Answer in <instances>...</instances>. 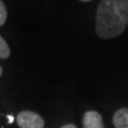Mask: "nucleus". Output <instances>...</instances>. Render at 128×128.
Segmentation results:
<instances>
[{
  "label": "nucleus",
  "mask_w": 128,
  "mask_h": 128,
  "mask_svg": "<svg viewBox=\"0 0 128 128\" xmlns=\"http://www.w3.org/2000/svg\"><path fill=\"white\" fill-rule=\"evenodd\" d=\"M61 128H77V127H76L74 124H67V125H64V126L61 127Z\"/></svg>",
  "instance_id": "8"
},
{
  "label": "nucleus",
  "mask_w": 128,
  "mask_h": 128,
  "mask_svg": "<svg viewBox=\"0 0 128 128\" xmlns=\"http://www.w3.org/2000/svg\"><path fill=\"white\" fill-rule=\"evenodd\" d=\"M8 120H9V122H10V123H13V121H14V118L12 116V115H9V116H8Z\"/></svg>",
  "instance_id": "9"
},
{
  "label": "nucleus",
  "mask_w": 128,
  "mask_h": 128,
  "mask_svg": "<svg viewBox=\"0 0 128 128\" xmlns=\"http://www.w3.org/2000/svg\"><path fill=\"white\" fill-rule=\"evenodd\" d=\"M1 75H2V68H1V66H0V77H1Z\"/></svg>",
  "instance_id": "10"
},
{
  "label": "nucleus",
  "mask_w": 128,
  "mask_h": 128,
  "mask_svg": "<svg viewBox=\"0 0 128 128\" xmlns=\"http://www.w3.org/2000/svg\"><path fill=\"white\" fill-rule=\"evenodd\" d=\"M6 17H8V12L6 4L3 3L2 0H0V26L4 25V22H6Z\"/></svg>",
  "instance_id": "7"
},
{
  "label": "nucleus",
  "mask_w": 128,
  "mask_h": 128,
  "mask_svg": "<svg viewBox=\"0 0 128 128\" xmlns=\"http://www.w3.org/2000/svg\"><path fill=\"white\" fill-rule=\"evenodd\" d=\"M125 22L120 15L115 0H102L96 11V33L100 38H113L125 30Z\"/></svg>",
  "instance_id": "1"
},
{
  "label": "nucleus",
  "mask_w": 128,
  "mask_h": 128,
  "mask_svg": "<svg viewBox=\"0 0 128 128\" xmlns=\"http://www.w3.org/2000/svg\"><path fill=\"white\" fill-rule=\"evenodd\" d=\"M113 125L115 128H128V109L121 108L113 115Z\"/></svg>",
  "instance_id": "4"
},
{
  "label": "nucleus",
  "mask_w": 128,
  "mask_h": 128,
  "mask_svg": "<svg viewBox=\"0 0 128 128\" xmlns=\"http://www.w3.org/2000/svg\"><path fill=\"white\" fill-rule=\"evenodd\" d=\"M115 3L125 25H128V0H115Z\"/></svg>",
  "instance_id": "5"
},
{
  "label": "nucleus",
  "mask_w": 128,
  "mask_h": 128,
  "mask_svg": "<svg viewBox=\"0 0 128 128\" xmlns=\"http://www.w3.org/2000/svg\"><path fill=\"white\" fill-rule=\"evenodd\" d=\"M83 128H104L102 115L96 111H88L83 115Z\"/></svg>",
  "instance_id": "3"
},
{
  "label": "nucleus",
  "mask_w": 128,
  "mask_h": 128,
  "mask_svg": "<svg viewBox=\"0 0 128 128\" xmlns=\"http://www.w3.org/2000/svg\"><path fill=\"white\" fill-rule=\"evenodd\" d=\"M17 125L20 128H44L45 122L40 114L32 111H22L17 115Z\"/></svg>",
  "instance_id": "2"
},
{
  "label": "nucleus",
  "mask_w": 128,
  "mask_h": 128,
  "mask_svg": "<svg viewBox=\"0 0 128 128\" xmlns=\"http://www.w3.org/2000/svg\"><path fill=\"white\" fill-rule=\"evenodd\" d=\"M80 1H83V2H88V1H91V0H80Z\"/></svg>",
  "instance_id": "11"
},
{
  "label": "nucleus",
  "mask_w": 128,
  "mask_h": 128,
  "mask_svg": "<svg viewBox=\"0 0 128 128\" xmlns=\"http://www.w3.org/2000/svg\"><path fill=\"white\" fill-rule=\"evenodd\" d=\"M10 54H11V51H10V48L8 46L6 42L2 38L1 35H0V58L6 59L10 57Z\"/></svg>",
  "instance_id": "6"
}]
</instances>
